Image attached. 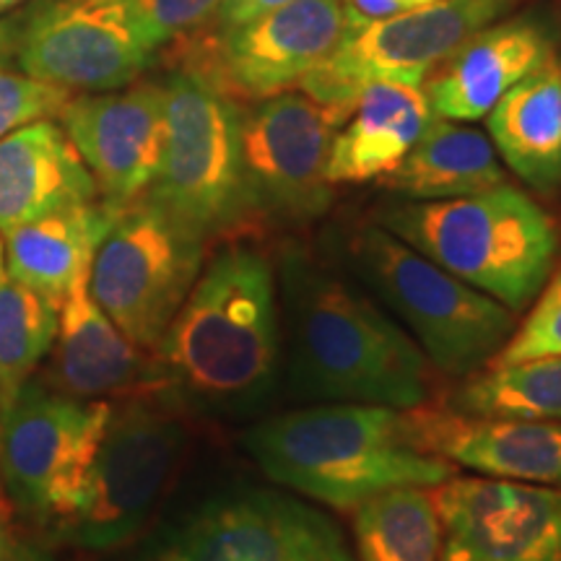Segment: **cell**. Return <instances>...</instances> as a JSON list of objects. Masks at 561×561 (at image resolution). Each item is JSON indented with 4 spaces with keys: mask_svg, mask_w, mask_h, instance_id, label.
Segmentation results:
<instances>
[{
    "mask_svg": "<svg viewBox=\"0 0 561 561\" xmlns=\"http://www.w3.org/2000/svg\"><path fill=\"white\" fill-rule=\"evenodd\" d=\"M278 280L301 398L396 411L426 403L430 359L367 294L299 248L284 252Z\"/></svg>",
    "mask_w": 561,
    "mask_h": 561,
    "instance_id": "1",
    "label": "cell"
},
{
    "mask_svg": "<svg viewBox=\"0 0 561 561\" xmlns=\"http://www.w3.org/2000/svg\"><path fill=\"white\" fill-rule=\"evenodd\" d=\"M280 356L273 263L255 244H224L203 263L157 348L170 388L216 411H257L276 390Z\"/></svg>",
    "mask_w": 561,
    "mask_h": 561,
    "instance_id": "2",
    "label": "cell"
},
{
    "mask_svg": "<svg viewBox=\"0 0 561 561\" xmlns=\"http://www.w3.org/2000/svg\"><path fill=\"white\" fill-rule=\"evenodd\" d=\"M244 445L271 481L333 510L453 479V462L421 445L411 411L385 405L322 403L278 413L250 430Z\"/></svg>",
    "mask_w": 561,
    "mask_h": 561,
    "instance_id": "3",
    "label": "cell"
},
{
    "mask_svg": "<svg viewBox=\"0 0 561 561\" xmlns=\"http://www.w3.org/2000/svg\"><path fill=\"white\" fill-rule=\"evenodd\" d=\"M380 227L515 314L543 289L559 252L551 216L507 182L466 198L392 206Z\"/></svg>",
    "mask_w": 561,
    "mask_h": 561,
    "instance_id": "4",
    "label": "cell"
},
{
    "mask_svg": "<svg viewBox=\"0 0 561 561\" xmlns=\"http://www.w3.org/2000/svg\"><path fill=\"white\" fill-rule=\"evenodd\" d=\"M354 261L364 284L445 375L481 371L515 331V312L502 301L439 268L388 229H364L354 242Z\"/></svg>",
    "mask_w": 561,
    "mask_h": 561,
    "instance_id": "5",
    "label": "cell"
},
{
    "mask_svg": "<svg viewBox=\"0 0 561 561\" xmlns=\"http://www.w3.org/2000/svg\"><path fill=\"white\" fill-rule=\"evenodd\" d=\"M167 390L112 403L79 496L60 523V538L91 551L128 543L157 510L185 450V424L164 401Z\"/></svg>",
    "mask_w": 561,
    "mask_h": 561,
    "instance_id": "6",
    "label": "cell"
},
{
    "mask_svg": "<svg viewBox=\"0 0 561 561\" xmlns=\"http://www.w3.org/2000/svg\"><path fill=\"white\" fill-rule=\"evenodd\" d=\"M167 91V144L149 198L201 240L248 219L240 123L234 100L193 70Z\"/></svg>",
    "mask_w": 561,
    "mask_h": 561,
    "instance_id": "7",
    "label": "cell"
},
{
    "mask_svg": "<svg viewBox=\"0 0 561 561\" xmlns=\"http://www.w3.org/2000/svg\"><path fill=\"white\" fill-rule=\"evenodd\" d=\"M203 252L206 240L140 195L117 208L94 252L89 291L136 346L157 354L198 278Z\"/></svg>",
    "mask_w": 561,
    "mask_h": 561,
    "instance_id": "8",
    "label": "cell"
},
{
    "mask_svg": "<svg viewBox=\"0 0 561 561\" xmlns=\"http://www.w3.org/2000/svg\"><path fill=\"white\" fill-rule=\"evenodd\" d=\"M348 110L280 91L242 112V180L250 216L280 224L318 219L331 206L325 178L335 133Z\"/></svg>",
    "mask_w": 561,
    "mask_h": 561,
    "instance_id": "9",
    "label": "cell"
},
{
    "mask_svg": "<svg viewBox=\"0 0 561 561\" xmlns=\"http://www.w3.org/2000/svg\"><path fill=\"white\" fill-rule=\"evenodd\" d=\"M112 401H81L26 382L0 411V481L5 494L42 520L60 523L107 426Z\"/></svg>",
    "mask_w": 561,
    "mask_h": 561,
    "instance_id": "10",
    "label": "cell"
},
{
    "mask_svg": "<svg viewBox=\"0 0 561 561\" xmlns=\"http://www.w3.org/2000/svg\"><path fill=\"white\" fill-rule=\"evenodd\" d=\"M504 5L507 0H437L388 19H364L299 87L312 100L348 112L371 81L419 87L462 42L486 30Z\"/></svg>",
    "mask_w": 561,
    "mask_h": 561,
    "instance_id": "11",
    "label": "cell"
},
{
    "mask_svg": "<svg viewBox=\"0 0 561 561\" xmlns=\"http://www.w3.org/2000/svg\"><path fill=\"white\" fill-rule=\"evenodd\" d=\"M362 21L346 0H294L248 24L221 30L206 62L191 70L229 100H268L299 87Z\"/></svg>",
    "mask_w": 561,
    "mask_h": 561,
    "instance_id": "12",
    "label": "cell"
},
{
    "mask_svg": "<svg viewBox=\"0 0 561 561\" xmlns=\"http://www.w3.org/2000/svg\"><path fill=\"white\" fill-rule=\"evenodd\" d=\"M161 561H354L325 512L280 491L210 502L172 538Z\"/></svg>",
    "mask_w": 561,
    "mask_h": 561,
    "instance_id": "13",
    "label": "cell"
},
{
    "mask_svg": "<svg viewBox=\"0 0 561 561\" xmlns=\"http://www.w3.org/2000/svg\"><path fill=\"white\" fill-rule=\"evenodd\" d=\"M130 0H53L19 45L24 73L68 91H112L151 58Z\"/></svg>",
    "mask_w": 561,
    "mask_h": 561,
    "instance_id": "14",
    "label": "cell"
},
{
    "mask_svg": "<svg viewBox=\"0 0 561 561\" xmlns=\"http://www.w3.org/2000/svg\"><path fill=\"white\" fill-rule=\"evenodd\" d=\"M437 561H561V489L504 479H447L432 494Z\"/></svg>",
    "mask_w": 561,
    "mask_h": 561,
    "instance_id": "15",
    "label": "cell"
},
{
    "mask_svg": "<svg viewBox=\"0 0 561 561\" xmlns=\"http://www.w3.org/2000/svg\"><path fill=\"white\" fill-rule=\"evenodd\" d=\"M60 121L104 203L125 206L149 193L167 144L164 87L73 96Z\"/></svg>",
    "mask_w": 561,
    "mask_h": 561,
    "instance_id": "16",
    "label": "cell"
},
{
    "mask_svg": "<svg viewBox=\"0 0 561 561\" xmlns=\"http://www.w3.org/2000/svg\"><path fill=\"white\" fill-rule=\"evenodd\" d=\"M45 385L81 401L170 390L157 354L136 346L91 297L89 276L62 299Z\"/></svg>",
    "mask_w": 561,
    "mask_h": 561,
    "instance_id": "17",
    "label": "cell"
},
{
    "mask_svg": "<svg viewBox=\"0 0 561 561\" xmlns=\"http://www.w3.org/2000/svg\"><path fill=\"white\" fill-rule=\"evenodd\" d=\"M421 445L468 471L517 483L561 489V424L528 419H481L411 411Z\"/></svg>",
    "mask_w": 561,
    "mask_h": 561,
    "instance_id": "18",
    "label": "cell"
},
{
    "mask_svg": "<svg viewBox=\"0 0 561 561\" xmlns=\"http://www.w3.org/2000/svg\"><path fill=\"white\" fill-rule=\"evenodd\" d=\"M551 58L546 34L528 21L486 26L442 62L426 96L434 115L473 123L486 117L507 91Z\"/></svg>",
    "mask_w": 561,
    "mask_h": 561,
    "instance_id": "19",
    "label": "cell"
},
{
    "mask_svg": "<svg viewBox=\"0 0 561 561\" xmlns=\"http://www.w3.org/2000/svg\"><path fill=\"white\" fill-rule=\"evenodd\" d=\"M96 185L68 133L39 121L0 138V234L53 210L96 201Z\"/></svg>",
    "mask_w": 561,
    "mask_h": 561,
    "instance_id": "20",
    "label": "cell"
},
{
    "mask_svg": "<svg viewBox=\"0 0 561 561\" xmlns=\"http://www.w3.org/2000/svg\"><path fill=\"white\" fill-rule=\"evenodd\" d=\"M434 121L430 96L403 81H371L359 91L351 117L335 133L325 178L341 182L382 180L401 167Z\"/></svg>",
    "mask_w": 561,
    "mask_h": 561,
    "instance_id": "21",
    "label": "cell"
},
{
    "mask_svg": "<svg viewBox=\"0 0 561 561\" xmlns=\"http://www.w3.org/2000/svg\"><path fill=\"white\" fill-rule=\"evenodd\" d=\"M117 208L104 201L76 203L9 231L3 244L5 273L60 310L68 291L91 273L94 252Z\"/></svg>",
    "mask_w": 561,
    "mask_h": 561,
    "instance_id": "22",
    "label": "cell"
},
{
    "mask_svg": "<svg viewBox=\"0 0 561 561\" xmlns=\"http://www.w3.org/2000/svg\"><path fill=\"white\" fill-rule=\"evenodd\" d=\"M504 164L538 193L561 185V66L549 58L517 81L486 115Z\"/></svg>",
    "mask_w": 561,
    "mask_h": 561,
    "instance_id": "23",
    "label": "cell"
},
{
    "mask_svg": "<svg viewBox=\"0 0 561 561\" xmlns=\"http://www.w3.org/2000/svg\"><path fill=\"white\" fill-rule=\"evenodd\" d=\"M382 185L411 201H453L504 185L494 144L481 130L434 115L398 170Z\"/></svg>",
    "mask_w": 561,
    "mask_h": 561,
    "instance_id": "24",
    "label": "cell"
},
{
    "mask_svg": "<svg viewBox=\"0 0 561 561\" xmlns=\"http://www.w3.org/2000/svg\"><path fill=\"white\" fill-rule=\"evenodd\" d=\"M362 561H437L442 525L430 491L401 486L354 507Z\"/></svg>",
    "mask_w": 561,
    "mask_h": 561,
    "instance_id": "25",
    "label": "cell"
},
{
    "mask_svg": "<svg viewBox=\"0 0 561 561\" xmlns=\"http://www.w3.org/2000/svg\"><path fill=\"white\" fill-rule=\"evenodd\" d=\"M450 409L462 416L561 424V356L476 371L455 390Z\"/></svg>",
    "mask_w": 561,
    "mask_h": 561,
    "instance_id": "26",
    "label": "cell"
},
{
    "mask_svg": "<svg viewBox=\"0 0 561 561\" xmlns=\"http://www.w3.org/2000/svg\"><path fill=\"white\" fill-rule=\"evenodd\" d=\"M60 310L3 271L0 276V411L50 356Z\"/></svg>",
    "mask_w": 561,
    "mask_h": 561,
    "instance_id": "27",
    "label": "cell"
},
{
    "mask_svg": "<svg viewBox=\"0 0 561 561\" xmlns=\"http://www.w3.org/2000/svg\"><path fill=\"white\" fill-rule=\"evenodd\" d=\"M530 305L523 325L512 331L500 354L491 359V367L561 356V265L551 271L549 280Z\"/></svg>",
    "mask_w": 561,
    "mask_h": 561,
    "instance_id": "28",
    "label": "cell"
},
{
    "mask_svg": "<svg viewBox=\"0 0 561 561\" xmlns=\"http://www.w3.org/2000/svg\"><path fill=\"white\" fill-rule=\"evenodd\" d=\"M73 100V91L39 81L30 73L0 68V138L39 121H55Z\"/></svg>",
    "mask_w": 561,
    "mask_h": 561,
    "instance_id": "29",
    "label": "cell"
},
{
    "mask_svg": "<svg viewBox=\"0 0 561 561\" xmlns=\"http://www.w3.org/2000/svg\"><path fill=\"white\" fill-rule=\"evenodd\" d=\"M224 0H130L140 32L151 50L201 26L221 9Z\"/></svg>",
    "mask_w": 561,
    "mask_h": 561,
    "instance_id": "30",
    "label": "cell"
},
{
    "mask_svg": "<svg viewBox=\"0 0 561 561\" xmlns=\"http://www.w3.org/2000/svg\"><path fill=\"white\" fill-rule=\"evenodd\" d=\"M294 0H224L219 13L221 30H231V26H242L248 21L263 16L280 9V5H289Z\"/></svg>",
    "mask_w": 561,
    "mask_h": 561,
    "instance_id": "31",
    "label": "cell"
},
{
    "mask_svg": "<svg viewBox=\"0 0 561 561\" xmlns=\"http://www.w3.org/2000/svg\"><path fill=\"white\" fill-rule=\"evenodd\" d=\"M346 3L364 19H388L396 13L437 3V0H346Z\"/></svg>",
    "mask_w": 561,
    "mask_h": 561,
    "instance_id": "32",
    "label": "cell"
},
{
    "mask_svg": "<svg viewBox=\"0 0 561 561\" xmlns=\"http://www.w3.org/2000/svg\"><path fill=\"white\" fill-rule=\"evenodd\" d=\"M13 543H16V538H13L11 504H9V494H5L3 483H0V553L9 551Z\"/></svg>",
    "mask_w": 561,
    "mask_h": 561,
    "instance_id": "33",
    "label": "cell"
},
{
    "mask_svg": "<svg viewBox=\"0 0 561 561\" xmlns=\"http://www.w3.org/2000/svg\"><path fill=\"white\" fill-rule=\"evenodd\" d=\"M0 561H50V559H47L45 553L37 549H30V546L13 543L9 551L0 553Z\"/></svg>",
    "mask_w": 561,
    "mask_h": 561,
    "instance_id": "34",
    "label": "cell"
},
{
    "mask_svg": "<svg viewBox=\"0 0 561 561\" xmlns=\"http://www.w3.org/2000/svg\"><path fill=\"white\" fill-rule=\"evenodd\" d=\"M21 0H0V13H5L9 9H13V5H19Z\"/></svg>",
    "mask_w": 561,
    "mask_h": 561,
    "instance_id": "35",
    "label": "cell"
},
{
    "mask_svg": "<svg viewBox=\"0 0 561 561\" xmlns=\"http://www.w3.org/2000/svg\"><path fill=\"white\" fill-rule=\"evenodd\" d=\"M5 271V255H3V242H0V276H3Z\"/></svg>",
    "mask_w": 561,
    "mask_h": 561,
    "instance_id": "36",
    "label": "cell"
}]
</instances>
